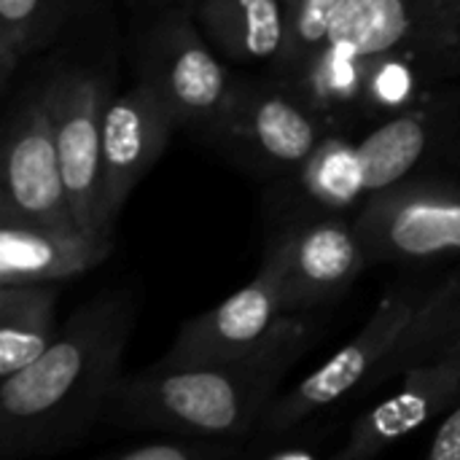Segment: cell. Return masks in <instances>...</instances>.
Wrapping results in <instances>:
<instances>
[{
	"label": "cell",
	"mask_w": 460,
	"mask_h": 460,
	"mask_svg": "<svg viewBox=\"0 0 460 460\" xmlns=\"http://www.w3.org/2000/svg\"><path fill=\"white\" fill-rule=\"evenodd\" d=\"M135 313L129 291H102L38 361L0 380V458H51L89 439L121 380Z\"/></svg>",
	"instance_id": "1"
},
{
	"label": "cell",
	"mask_w": 460,
	"mask_h": 460,
	"mask_svg": "<svg viewBox=\"0 0 460 460\" xmlns=\"http://www.w3.org/2000/svg\"><path fill=\"white\" fill-rule=\"evenodd\" d=\"M315 334V321L286 313L272 337L245 358L197 369L151 367L121 377L102 420L129 431H181L240 445L256 434Z\"/></svg>",
	"instance_id": "2"
},
{
	"label": "cell",
	"mask_w": 460,
	"mask_h": 460,
	"mask_svg": "<svg viewBox=\"0 0 460 460\" xmlns=\"http://www.w3.org/2000/svg\"><path fill=\"white\" fill-rule=\"evenodd\" d=\"M132 67L135 81L172 111L178 129L202 143L213 140L232 105L237 78L202 35L186 3L137 11Z\"/></svg>",
	"instance_id": "3"
},
{
	"label": "cell",
	"mask_w": 460,
	"mask_h": 460,
	"mask_svg": "<svg viewBox=\"0 0 460 460\" xmlns=\"http://www.w3.org/2000/svg\"><path fill=\"white\" fill-rule=\"evenodd\" d=\"M332 132V121L286 78H237L232 105L208 146L253 172L291 175Z\"/></svg>",
	"instance_id": "4"
},
{
	"label": "cell",
	"mask_w": 460,
	"mask_h": 460,
	"mask_svg": "<svg viewBox=\"0 0 460 460\" xmlns=\"http://www.w3.org/2000/svg\"><path fill=\"white\" fill-rule=\"evenodd\" d=\"M0 186V218H19L46 226H78L65 189L49 105V70L19 86L11 97L3 127Z\"/></svg>",
	"instance_id": "5"
},
{
	"label": "cell",
	"mask_w": 460,
	"mask_h": 460,
	"mask_svg": "<svg viewBox=\"0 0 460 460\" xmlns=\"http://www.w3.org/2000/svg\"><path fill=\"white\" fill-rule=\"evenodd\" d=\"M423 299L426 291H420L418 286H399L385 294L369 315L367 326L334 358H329L321 369L307 375L291 391L275 396L256 429V437L261 442H272L280 434L307 423L315 412L337 404L361 383H369L407 323L415 318Z\"/></svg>",
	"instance_id": "6"
},
{
	"label": "cell",
	"mask_w": 460,
	"mask_h": 460,
	"mask_svg": "<svg viewBox=\"0 0 460 460\" xmlns=\"http://www.w3.org/2000/svg\"><path fill=\"white\" fill-rule=\"evenodd\" d=\"M46 70L49 105L62 159L65 189L70 197V210L84 232L97 234L100 148L105 113L113 100V75L86 62H65L59 67Z\"/></svg>",
	"instance_id": "7"
},
{
	"label": "cell",
	"mask_w": 460,
	"mask_h": 460,
	"mask_svg": "<svg viewBox=\"0 0 460 460\" xmlns=\"http://www.w3.org/2000/svg\"><path fill=\"white\" fill-rule=\"evenodd\" d=\"M369 259L420 261L460 253V186L402 181L369 194L356 216Z\"/></svg>",
	"instance_id": "8"
},
{
	"label": "cell",
	"mask_w": 460,
	"mask_h": 460,
	"mask_svg": "<svg viewBox=\"0 0 460 460\" xmlns=\"http://www.w3.org/2000/svg\"><path fill=\"white\" fill-rule=\"evenodd\" d=\"M369 253L353 221L332 210L291 221L264 251V267L275 272L288 313L340 299L364 272Z\"/></svg>",
	"instance_id": "9"
},
{
	"label": "cell",
	"mask_w": 460,
	"mask_h": 460,
	"mask_svg": "<svg viewBox=\"0 0 460 460\" xmlns=\"http://www.w3.org/2000/svg\"><path fill=\"white\" fill-rule=\"evenodd\" d=\"M178 121L172 111L140 81L113 94L100 148L97 234L113 240L116 221L135 186L156 167L172 140Z\"/></svg>",
	"instance_id": "10"
},
{
	"label": "cell",
	"mask_w": 460,
	"mask_h": 460,
	"mask_svg": "<svg viewBox=\"0 0 460 460\" xmlns=\"http://www.w3.org/2000/svg\"><path fill=\"white\" fill-rule=\"evenodd\" d=\"M288 313L280 280L261 264L259 275L218 307L181 326L156 369H197L256 353Z\"/></svg>",
	"instance_id": "11"
},
{
	"label": "cell",
	"mask_w": 460,
	"mask_h": 460,
	"mask_svg": "<svg viewBox=\"0 0 460 460\" xmlns=\"http://www.w3.org/2000/svg\"><path fill=\"white\" fill-rule=\"evenodd\" d=\"M460 0H345L329 46L361 57L415 59L458 51Z\"/></svg>",
	"instance_id": "12"
},
{
	"label": "cell",
	"mask_w": 460,
	"mask_h": 460,
	"mask_svg": "<svg viewBox=\"0 0 460 460\" xmlns=\"http://www.w3.org/2000/svg\"><path fill=\"white\" fill-rule=\"evenodd\" d=\"M460 399V361L442 358L412 367L402 375L399 391L369 407L348 431L345 445L334 453L342 460H367L407 439L429 420L445 415Z\"/></svg>",
	"instance_id": "13"
},
{
	"label": "cell",
	"mask_w": 460,
	"mask_h": 460,
	"mask_svg": "<svg viewBox=\"0 0 460 460\" xmlns=\"http://www.w3.org/2000/svg\"><path fill=\"white\" fill-rule=\"evenodd\" d=\"M113 240L78 226L0 218V283H59L102 264Z\"/></svg>",
	"instance_id": "14"
},
{
	"label": "cell",
	"mask_w": 460,
	"mask_h": 460,
	"mask_svg": "<svg viewBox=\"0 0 460 460\" xmlns=\"http://www.w3.org/2000/svg\"><path fill=\"white\" fill-rule=\"evenodd\" d=\"M453 121L456 105L426 97L399 113L385 116V121L356 140L367 197L407 181L410 172L450 132Z\"/></svg>",
	"instance_id": "15"
},
{
	"label": "cell",
	"mask_w": 460,
	"mask_h": 460,
	"mask_svg": "<svg viewBox=\"0 0 460 460\" xmlns=\"http://www.w3.org/2000/svg\"><path fill=\"white\" fill-rule=\"evenodd\" d=\"M191 13L210 46L237 65H275L286 49L288 3L283 0H194Z\"/></svg>",
	"instance_id": "16"
},
{
	"label": "cell",
	"mask_w": 460,
	"mask_h": 460,
	"mask_svg": "<svg viewBox=\"0 0 460 460\" xmlns=\"http://www.w3.org/2000/svg\"><path fill=\"white\" fill-rule=\"evenodd\" d=\"M57 299L59 283H0V380L51 348Z\"/></svg>",
	"instance_id": "17"
},
{
	"label": "cell",
	"mask_w": 460,
	"mask_h": 460,
	"mask_svg": "<svg viewBox=\"0 0 460 460\" xmlns=\"http://www.w3.org/2000/svg\"><path fill=\"white\" fill-rule=\"evenodd\" d=\"M460 337V272L447 278L442 286L431 288L418 307L415 318L407 323L391 353L369 377L367 388L383 385L402 377L407 369L420 364L442 361L445 353Z\"/></svg>",
	"instance_id": "18"
},
{
	"label": "cell",
	"mask_w": 460,
	"mask_h": 460,
	"mask_svg": "<svg viewBox=\"0 0 460 460\" xmlns=\"http://www.w3.org/2000/svg\"><path fill=\"white\" fill-rule=\"evenodd\" d=\"M286 81L294 84L302 97L332 121V127H337L342 119L367 111L369 57L326 46Z\"/></svg>",
	"instance_id": "19"
},
{
	"label": "cell",
	"mask_w": 460,
	"mask_h": 460,
	"mask_svg": "<svg viewBox=\"0 0 460 460\" xmlns=\"http://www.w3.org/2000/svg\"><path fill=\"white\" fill-rule=\"evenodd\" d=\"M81 11V0H0V86L8 94L19 67L46 51Z\"/></svg>",
	"instance_id": "20"
},
{
	"label": "cell",
	"mask_w": 460,
	"mask_h": 460,
	"mask_svg": "<svg viewBox=\"0 0 460 460\" xmlns=\"http://www.w3.org/2000/svg\"><path fill=\"white\" fill-rule=\"evenodd\" d=\"M291 175L296 178L302 194L318 210L337 213L367 199L356 143H350L345 135L337 132H332L313 151V156Z\"/></svg>",
	"instance_id": "21"
},
{
	"label": "cell",
	"mask_w": 460,
	"mask_h": 460,
	"mask_svg": "<svg viewBox=\"0 0 460 460\" xmlns=\"http://www.w3.org/2000/svg\"><path fill=\"white\" fill-rule=\"evenodd\" d=\"M345 0H291L288 3V32L280 59L272 65V75L291 78L318 51L329 46L332 24Z\"/></svg>",
	"instance_id": "22"
},
{
	"label": "cell",
	"mask_w": 460,
	"mask_h": 460,
	"mask_svg": "<svg viewBox=\"0 0 460 460\" xmlns=\"http://www.w3.org/2000/svg\"><path fill=\"white\" fill-rule=\"evenodd\" d=\"M420 59L404 54L369 57L367 113H399L420 100Z\"/></svg>",
	"instance_id": "23"
},
{
	"label": "cell",
	"mask_w": 460,
	"mask_h": 460,
	"mask_svg": "<svg viewBox=\"0 0 460 460\" xmlns=\"http://www.w3.org/2000/svg\"><path fill=\"white\" fill-rule=\"evenodd\" d=\"M156 437L140 439L129 447L108 453L113 460H224L240 456V445L205 439L181 431H154Z\"/></svg>",
	"instance_id": "24"
},
{
	"label": "cell",
	"mask_w": 460,
	"mask_h": 460,
	"mask_svg": "<svg viewBox=\"0 0 460 460\" xmlns=\"http://www.w3.org/2000/svg\"><path fill=\"white\" fill-rule=\"evenodd\" d=\"M429 460H460V399L445 412V420L434 431L429 447Z\"/></svg>",
	"instance_id": "25"
},
{
	"label": "cell",
	"mask_w": 460,
	"mask_h": 460,
	"mask_svg": "<svg viewBox=\"0 0 460 460\" xmlns=\"http://www.w3.org/2000/svg\"><path fill=\"white\" fill-rule=\"evenodd\" d=\"M135 11H146V8H156V5H167V3H186L191 5L194 0H129Z\"/></svg>",
	"instance_id": "26"
},
{
	"label": "cell",
	"mask_w": 460,
	"mask_h": 460,
	"mask_svg": "<svg viewBox=\"0 0 460 460\" xmlns=\"http://www.w3.org/2000/svg\"><path fill=\"white\" fill-rule=\"evenodd\" d=\"M445 358H456V361H460V337L456 340V345L445 353Z\"/></svg>",
	"instance_id": "27"
},
{
	"label": "cell",
	"mask_w": 460,
	"mask_h": 460,
	"mask_svg": "<svg viewBox=\"0 0 460 460\" xmlns=\"http://www.w3.org/2000/svg\"><path fill=\"white\" fill-rule=\"evenodd\" d=\"M89 3H92V0H81V11H84V8H86Z\"/></svg>",
	"instance_id": "28"
},
{
	"label": "cell",
	"mask_w": 460,
	"mask_h": 460,
	"mask_svg": "<svg viewBox=\"0 0 460 460\" xmlns=\"http://www.w3.org/2000/svg\"><path fill=\"white\" fill-rule=\"evenodd\" d=\"M458 51H460V30H458Z\"/></svg>",
	"instance_id": "29"
},
{
	"label": "cell",
	"mask_w": 460,
	"mask_h": 460,
	"mask_svg": "<svg viewBox=\"0 0 460 460\" xmlns=\"http://www.w3.org/2000/svg\"><path fill=\"white\" fill-rule=\"evenodd\" d=\"M283 3H291V0H283Z\"/></svg>",
	"instance_id": "30"
}]
</instances>
